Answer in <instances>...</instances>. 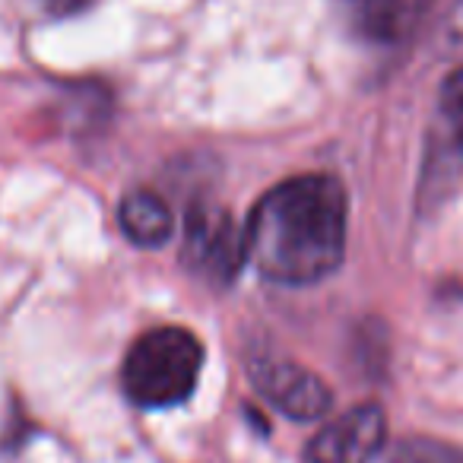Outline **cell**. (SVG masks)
<instances>
[{
  "mask_svg": "<svg viewBox=\"0 0 463 463\" xmlns=\"http://www.w3.org/2000/svg\"><path fill=\"white\" fill-rule=\"evenodd\" d=\"M248 260L273 283L330 277L346 251V191L330 175H298L260 197L245 229Z\"/></svg>",
  "mask_w": 463,
  "mask_h": 463,
  "instance_id": "6da1fadb",
  "label": "cell"
},
{
  "mask_svg": "<svg viewBox=\"0 0 463 463\" xmlns=\"http://www.w3.org/2000/svg\"><path fill=\"white\" fill-rule=\"evenodd\" d=\"M203 365L197 336L181 327H159L143 334L124 359V391L134 403L162 410L184 403Z\"/></svg>",
  "mask_w": 463,
  "mask_h": 463,
  "instance_id": "7a4b0ae2",
  "label": "cell"
},
{
  "mask_svg": "<svg viewBox=\"0 0 463 463\" xmlns=\"http://www.w3.org/2000/svg\"><path fill=\"white\" fill-rule=\"evenodd\" d=\"M248 260L245 232L225 206L194 203L184 219V264L213 286H229Z\"/></svg>",
  "mask_w": 463,
  "mask_h": 463,
  "instance_id": "3957f363",
  "label": "cell"
},
{
  "mask_svg": "<svg viewBox=\"0 0 463 463\" xmlns=\"http://www.w3.org/2000/svg\"><path fill=\"white\" fill-rule=\"evenodd\" d=\"M387 422L384 410L374 403L353 406L311 438L305 460L308 463H372L384 450Z\"/></svg>",
  "mask_w": 463,
  "mask_h": 463,
  "instance_id": "277c9868",
  "label": "cell"
},
{
  "mask_svg": "<svg viewBox=\"0 0 463 463\" xmlns=\"http://www.w3.org/2000/svg\"><path fill=\"white\" fill-rule=\"evenodd\" d=\"M251 381L279 412L308 422L330 410V391L317 374L279 355H258L251 362Z\"/></svg>",
  "mask_w": 463,
  "mask_h": 463,
  "instance_id": "5b68a950",
  "label": "cell"
},
{
  "mask_svg": "<svg viewBox=\"0 0 463 463\" xmlns=\"http://www.w3.org/2000/svg\"><path fill=\"white\" fill-rule=\"evenodd\" d=\"M118 219H121L124 235L140 248H159V245H165L168 235H172V213H168V203L153 191H130L128 197L121 200Z\"/></svg>",
  "mask_w": 463,
  "mask_h": 463,
  "instance_id": "8992f818",
  "label": "cell"
},
{
  "mask_svg": "<svg viewBox=\"0 0 463 463\" xmlns=\"http://www.w3.org/2000/svg\"><path fill=\"white\" fill-rule=\"evenodd\" d=\"M340 7L349 29L372 45H391L406 26L403 0H340Z\"/></svg>",
  "mask_w": 463,
  "mask_h": 463,
  "instance_id": "52a82bcc",
  "label": "cell"
},
{
  "mask_svg": "<svg viewBox=\"0 0 463 463\" xmlns=\"http://www.w3.org/2000/svg\"><path fill=\"white\" fill-rule=\"evenodd\" d=\"M435 143H438V153H441V162L463 159V67L450 73L441 86Z\"/></svg>",
  "mask_w": 463,
  "mask_h": 463,
  "instance_id": "ba28073f",
  "label": "cell"
},
{
  "mask_svg": "<svg viewBox=\"0 0 463 463\" xmlns=\"http://www.w3.org/2000/svg\"><path fill=\"white\" fill-rule=\"evenodd\" d=\"M393 463H463V450L435 438H406L393 448Z\"/></svg>",
  "mask_w": 463,
  "mask_h": 463,
  "instance_id": "9c48e42d",
  "label": "cell"
},
{
  "mask_svg": "<svg viewBox=\"0 0 463 463\" xmlns=\"http://www.w3.org/2000/svg\"><path fill=\"white\" fill-rule=\"evenodd\" d=\"M92 0H42V7L48 10L52 16H73L80 14V10L90 7Z\"/></svg>",
  "mask_w": 463,
  "mask_h": 463,
  "instance_id": "30bf717a",
  "label": "cell"
},
{
  "mask_svg": "<svg viewBox=\"0 0 463 463\" xmlns=\"http://www.w3.org/2000/svg\"><path fill=\"white\" fill-rule=\"evenodd\" d=\"M450 39L463 48V0H457V10L450 16Z\"/></svg>",
  "mask_w": 463,
  "mask_h": 463,
  "instance_id": "8fae6325",
  "label": "cell"
}]
</instances>
